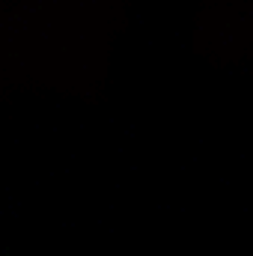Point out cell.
I'll list each match as a JSON object with an SVG mask.
<instances>
[]
</instances>
